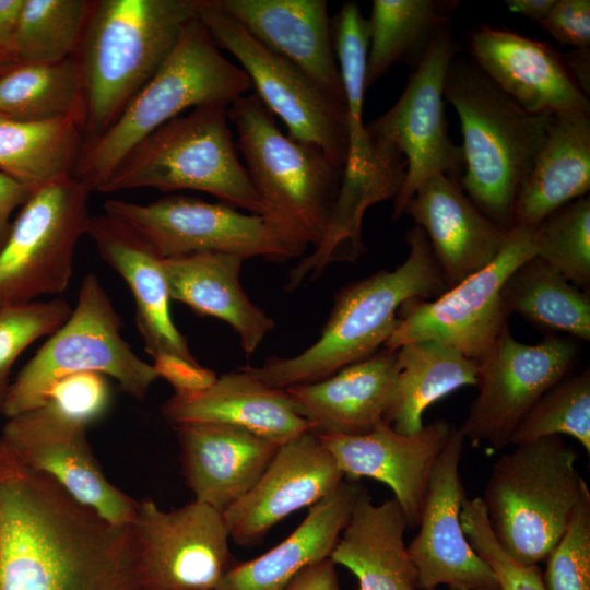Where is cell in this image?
<instances>
[{"mask_svg": "<svg viewBox=\"0 0 590 590\" xmlns=\"http://www.w3.org/2000/svg\"><path fill=\"white\" fill-rule=\"evenodd\" d=\"M129 526L117 527L0 440V590H132Z\"/></svg>", "mask_w": 590, "mask_h": 590, "instance_id": "obj_1", "label": "cell"}, {"mask_svg": "<svg viewBox=\"0 0 590 590\" xmlns=\"http://www.w3.org/2000/svg\"><path fill=\"white\" fill-rule=\"evenodd\" d=\"M406 243L409 255L393 271L380 270L337 294L319 339L308 349L244 369L267 387L284 390L326 379L376 353L397 328L403 303L438 297L448 290L425 232L415 225Z\"/></svg>", "mask_w": 590, "mask_h": 590, "instance_id": "obj_2", "label": "cell"}, {"mask_svg": "<svg viewBox=\"0 0 590 590\" xmlns=\"http://www.w3.org/2000/svg\"><path fill=\"white\" fill-rule=\"evenodd\" d=\"M201 0L93 1L80 45L87 140L105 132L166 60Z\"/></svg>", "mask_w": 590, "mask_h": 590, "instance_id": "obj_3", "label": "cell"}, {"mask_svg": "<svg viewBox=\"0 0 590 590\" xmlns=\"http://www.w3.org/2000/svg\"><path fill=\"white\" fill-rule=\"evenodd\" d=\"M444 96L461 125L462 190L485 216L511 229L517 193L552 116L526 111L473 62L456 57L448 68Z\"/></svg>", "mask_w": 590, "mask_h": 590, "instance_id": "obj_4", "label": "cell"}, {"mask_svg": "<svg viewBox=\"0 0 590 590\" xmlns=\"http://www.w3.org/2000/svg\"><path fill=\"white\" fill-rule=\"evenodd\" d=\"M250 88L246 72L222 55L203 23L193 19L117 120L83 143L72 176L97 191L139 141L182 110L210 103L229 106Z\"/></svg>", "mask_w": 590, "mask_h": 590, "instance_id": "obj_5", "label": "cell"}, {"mask_svg": "<svg viewBox=\"0 0 590 590\" xmlns=\"http://www.w3.org/2000/svg\"><path fill=\"white\" fill-rule=\"evenodd\" d=\"M264 217L296 245L317 247L323 238L343 178L318 146L284 134L252 93L227 108Z\"/></svg>", "mask_w": 590, "mask_h": 590, "instance_id": "obj_6", "label": "cell"}, {"mask_svg": "<svg viewBox=\"0 0 590 590\" xmlns=\"http://www.w3.org/2000/svg\"><path fill=\"white\" fill-rule=\"evenodd\" d=\"M227 108L221 103L204 104L165 122L127 153L97 191L197 190L264 215V205L238 156Z\"/></svg>", "mask_w": 590, "mask_h": 590, "instance_id": "obj_7", "label": "cell"}, {"mask_svg": "<svg viewBox=\"0 0 590 590\" xmlns=\"http://www.w3.org/2000/svg\"><path fill=\"white\" fill-rule=\"evenodd\" d=\"M562 436L515 445L493 464L481 497L492 533L520 564L544 562L587 482Z\"/></svg>", "mask_w": 590, "mask_h": 590, "instance_id": "obj_8", "label": "cell"}, {"mask_svg": "<svg viewBox=\"0 0 590 590\" xmlns=\"http://www.w3.org/2000/svg\"><path fill=\"white\" fill-rule=\"evenodd\" d=\"M94 371L111 377L142 400L158 379L121 335V318L97 276L82 280L67 321L43 344L11 382L1 413L12 417L43 405L48 389L72 374Z\"/></svg>", "mask_w": 590, "mask_h": 590, "instance_id": "obj_9", "label": "cell"}, {"mask_svg": "<svg viewBox=\"0 0 590 590\" xmlns=\"http://www.w3.org/2000/svg\"><path fill=\"white\" fill-rule=\"evenodd\" d=\"M91 192L72 175L32 191L0 250V311L68 288Z\"/></svg>", "mask_w": 590, "mask_h": 590, "instance_id": "obj_10", "label": "cell"}, {"mask_svg": "<svg viewBox=\"0 0 590 590\" xmlns=\"http://www.w3.org/2000/svg\"><path fill=\"white\" fill-rule=\"evenodd\" d=\"M457 51L449 23L412 70L397 103L365 125L371 149L400 155L406 162L402 186L393 199V220L404 214L417 188L432 176L460 180L463 174L462 148L451 141L444 110L445 80Z\"/></svg>", "mask_w": 590, "mask_h": 590, "instance_id": "obj_11", "label": "cell"}, {"mask_svg": "<svg viewBox=\"0 0 590 590\" xmlns=\"http://www.w3.org/2000/svg\"><path fill=\"white\" fill-rule=\"evenodd\" d=\"M198 19L217 47L238 60L255 94L281 118L288 135L318 146L334 165L344 168L349 152L345 104L297 66L264 47L212 0H201Z\"/></svg>", "mask_w": 590, "mask_h": 590, "instance_id": "obj_12", "label": "cell"}, {"mask_svg": "<svg viewBox=\"0 0 590 590\" xmlns=\"http://www.w3.org/2000/svg\"><path fill=\"white\" fill-rule=\"evenodd\" d=\"M533 229L514 227L498 256L434 300L414 298L402 304L399 323L385 347L396 351L414 341L429 340L480 363L508 328L500 291L508 275L535 256Z\"/></svg>", "mask_w": 590, "mask_h": 590, "instance_id": "obj_13", "label": "cell"}, {"mask_svg": "<svg viewBox=\"0 0 590 590\" xmlns=\"http://www.w3.org/2000/svg\"><path fill=\"white\" fill-rule=\"evenodd\" d=\"M104 210L141 234L162 259L223 252L284 262L305 251L263 215L225 203L167 196L148 204L108 199Z\"/></svg>", "mask_w": 590, "mask_h": 590, "instance_id": "obj_14", "label": "cell"}, {"mask_svg": "<svg viewBox=\"0 0 590 590\" xmlns=\"http://www.w3.org/2000/svg\"><path fill=\"white\" fill-rule=\"evenodd\" d=\"M129 539L135 589L215 590L229 568L223 514L198 500L172 510L139 500Z\"/></svg>", "mask_w": 590, "mask_h": 590, "instance_id": "obj_15", "label": "cell"}, {"mask_svg": "<svg viewBox=\"0 0 590 590\" xmlns=\"http://www.w3.org/2000/svg\"><path fill=\"white\" fill-rule=\"evenodd\" d=\"M574 339L548 335L538 344L517 341L507 328L479 363V392L458 427L473 446L487 450L509 445L511 435L532 405L576 364Z\"/></svg>", "mask_w": 590, "mask_h": 590, "instance_id": "obj_16", "label": "cell"}, {"mask_svg": "<svg viewBox=\"0 0 590 590\" xmlns=\"http://www.w3.org/2000/svg\"><path fill=\"white\" fill-rule=\"evenodd\" d=\"M0 440L26 467L40 472L114 526L132 523L138 500L105 476L86 437V426L48 405L9 417Z\"/></svg>", "mask_w": 590, "mask_h": 590, "instance_id": "obj_17", "label": "cell"}, {"mask_svg": "<svg viewBox=\"0 0 590 590\" xmlns=\"http://www.w3.org/2000/svg\"><path fill=\"white\" fill-rule=\"evenodd\" d=\"M465 439L452 426L433 468L423 502L418 532L408 545L418 590H497L491 566L469 543L460 521L467 499L460 475Z\"/></svg>", "mask_w": 590, "mask_h": 590, "instance_id": "obj_18", "label": "cell"}, {"mask_svg": "<svg viewBox=\"0 0 590 590\" xmlns=\"http://www.w3.org/2000/svg\"><path fill=\"white\" fill-rule=\"evenodd\" d=\"M344 480L321 437L308 429L281 444L270 463L237 503L223 512L229 538L256 545L276 523L311 507Z\"/></svg>", "mask_w": 590, "mask_h": 590, "instance_id": "obj_19", "label": "cell"}, {"mask_svg": "<svg viewBox=\"0 0 590 590\" xmlns=\"http://www.w3.org/2000/svg\"><path fill=\"white\" fill-rule=\"evenodd\" d=\"M476 68L533 115L589 113V96L548 45L504 28L482 25L469 39Z\"/></svg>", "mask_w": 590, "mask_h": 590, "instance_id": "obj_20", "label": "cell"}, {"mask_svg": "<svg viewBox=\"0 0 590 590\" xmlns=\"http://www.w3.org/2000/svg\"><path fill=\"white\" fill-rule=\"evenodd\" d=\"M452 425L436 420L414 435H402L385 421L356 436H320L345 481L363 477L386 484L402 509L408 528H416L433 468Z\"/></svg>", "mask_w": 590, "mask_h": 590, "instance_id": "obj_21", "label": "cell"}, {"mask_svg": "<svg viewBox=\"0 0 590 590\" xmlns=\"http://www.w3.org/2000/svg\"><path fill=\"white\" fill-rule=\"evenodd\" d=\"M404 213L425 232L448 288L486 268L509 233L472 203L458 179L441 174L417 188Z\"/></svg>", "mask_w": 590, "mask_h": 590, "instance_id": "obj_22", "label": "cell"}, {"mask_svg": "<svg viewBox=\"0 0 590 590\" xmlns=\"http://www.w3.org/2000/svg\"><path fill=\"white\" fill-rule=\"evenodd\" d=\"M173 427L194 500L222 514L252 488L280 446L226 424L190 422Z\"/></svg>", "mask_w": 590, "mask_h": 590, "instance_id": "obj_23", "label": "cell"}, {"mask_svg": "<svg viewBox=\"0 0 590 590\" xmlns=\"http://www.w3.org/2000/svg\"><path fill=\"white\" fill-rule=\"evenodd\" d=\"M86 235L99 257L125 280L135 304V324L145 351L198 362L170 315L162 258L134 228L107 213L91 215Z\"/></svg>", "mask_w": 590, "mask_h": 590, "instance_id": "obj_24", "label": "cell"}, {"mask_svg": "<svg viewBox=\"0 0 590 590\" xmlns=\"http://www.w3.org/2000/svg\"><path fill=\"white\" fill-rule=\"evenodd\" d=\"M258 42L345 104L326 0H212Z\"/></svg>", "mask_w": 590, "mask_h": 590, "instance_id": "obj_25", "label": "cell"}, {"mask_svg": "<svg viewBox=\"0 0 590 590\" xmlns=\"http://www.w3.org/2000/svg\"><path fill=\"white\" fill-rule=\"evenodd\" d=\"M396 378V351L385 347L326 379L284 391L314 433L356 436L384 422Z\"/></svg>", "mask_w": 590, "mask_h": 590, "instance_id": "obj_26", "label": "cell"}, {"mask_svg": "<svg viewBox=\"0 0 590 590\" xmlns=\"http://www.w3.org/2000/svg\"><path fill=\"white\" fill-rule=\"evenodd\" d=\"M161 412L172 425L226 424L280 445L310 429L284 390L267 387L244 367L223 374L200 392L174 394L163 403Z\"/></svg>", "mask_w": 590, "mask_h": 590, "instance_id": "obj_27", "label": "cell"}, {"mask_svg": "<svg viewBox=\"0 0 590 590\" xmlns=\"http://www.w3.org/2000/svg\"><path fill=\"white\" fill-rule=\"evenodd\" d=\"M244 260L223 252H194L162 259V269L172 299L227 322L250 356L275 323L247 297L239 281Z\"/></svg>", "mask_w": 590, "mask_h": 590, "instance_id": "obj_28", "label": "cell"}, {"mask_svg": "<svg viewBox=\"0 0 590 590\" xmlns=\"http://www.w3.org/2000/svg\"><path fill=\"white\" fill-rule=\"evenodd\" d=\"M363 486L343 480L309 507L300 524L264 554L229 567L215 590H285L303 570L330 558Z\"/></svg>", "mask_w": 590, "mask_h": 590, "instance_id": "obj_29", "label": "cell"}, {"mask_svg": "<svg viewBox=\"0 0 590 590\" xmlns=\"http://www.w3.org/2000/svg\"><path fill=\"white\" fill-rule=\"evenodd\" d=\"M406 528L394 498L375 504L363 487L330 559L349 569L361 590H418L404 542Z\"/></svg>", "mask_w": 590, "mask_h": 590, "instance_id": "obj_30", "label": "cell"}, {"mask_svg": "<svg viewBox=\"0 0 590 590\" xmlns=\"http://www.w3.org/2000/svg\"><path fill=\"white\" fill-rule=\"evenodd\" d=\"M590 190V114L554 115L517 193L512 228H535Z\"/></svg>", "mask_w": 590, "mask_h": 590, "instance_id": "obj_31", "label": "cell"}, {"mask_svg": "<svg viewBox=\"0 0 590 590\" xmlns=\"http://www.w3.org/2000/svg\"><path fill=\"white\" fill-rule=\"evenodd\" d=\"M397 378L384 421L397 433L414 435L425 410L465 386H476L479 363L440 343L422 340L396 350Z\"/></svg>", "mask_w": 590, "mask_h": 590, "instance_id": "obj_32", "label": "cell"}, {"mask_svg": "<svg viewBox=\"0 0 590 590\" xmlns=\"http://www.w3.org/2000/svg\"><path fill=\"white\" fill-rule=\"evenodd\" d=\"M457 1L374 0L369 24L366 87L374 85L392 66L412 70L449 23Z\"/></svg>", "mask_w": 590, "mask_h": 590, "instance_id": "obj_33", "label": "cell"}, {"mask_svg": "<svg viewBox=\"0 0 590 590\" xmlns=\"http://www.w3.org/2000/svg\"><path fill=\"white\" fill-rule=\"evenodd\" d=\"M0 114L24 122L75 119L85 127V94L75 55L56 63L15 61L0 69Z\"/></svg>", "mask_w": 590, "mask_h": 590, "instance_id": "obj_34", "label": "cell"}, {"mask_svg": "<svg viewBox=\"0 0 590 590\" xmlns=\"http://www.w3.org/2000/svg\"><path fill=\"white\" fill-rule=\"evenodd\" d=\"M509 314L541 330L590 341V296L538 256L519 264L500 291Z\"/></svg>", "mask_w": 590, "mask_h": 590, "instance_id": "obj_35", "label": "cell"}, {"mask_svg": "<svg viewBox=\"0 0 590 590\" xmlns=\"http://www.w3.org/2000/svg\"><path fill=\"white\" fill-rule=\"evenodd\" d=\"M83 133L75 119L24 122L0 114V172L33 189L72 175Z\"/></svg>", "mask_w": 590, "mask_h": 590, "instance_id": "obj_36", "label": "cell"}, {"mask_svg": "<svg viewBox=\"0 0 590 590\" xmlns=\"http://www.w3.org/2000/svg\"><path fill=\"white\" fill-rule=\"evenodd\" d=\"M333 49L341 78L349 138L343 178L366 180L377 176L369 139L363 121L369 24L356 2H345L331 20Z\"/></svg>", "mask_w": 590, "mask_h": 590, "instance_id": "obj_37", "label": "cell"}, {"mask_svg": "<svg viewBox=\"0 0 590 590\" xmlns=\"http://www.w3.org/2000/svg\"><path fill=\"white\" fill-rule=\"evenodd\" d=\"M93 1L23 0L15 31L16 61L56 63L80 45Z\"/></svg>", "mask_w": 590, "mask_h": 590, "instance_id": "obj_38", "label": "cell"}, {"mask_svg": "<svg viewBox=\"0 0 590 590\" xmlns=\"http://www.w3.org/2000/svg\"><path fill=\"white\" fill-rule=\"evenodd\" d=\"M567 435L590 455V371L565 377L550 388L527 412L509 445Z\"/></svg>", "mask_w": 590, "mask_h": 590, "instance_id": "obj_39", "label": "cell"}, {"mask_svg": "<svg viewBox=\"0 0 590 590\" xmlns=\"http://www.w3.org/2000/svg\"><path fill=\"white\" fill-rule=\"evenodd\" d=\"M538 257L578 288H590V198H578L550 215L535 228Z\"/></svg>", "mask_w": 590, "mask_h": 590, "instance_id": "obj_40", "label": "cell"}, {"mask_svg": "<svg viewBox=\"0 0 590 590\" xmlns=\"http://www.w3.org/2000/svg\"><path fill=\"white\" fill-rule=\"evenodd\" d=\"M63 299L31 302L0 311V406L11 385L10 374L21 353L37 339L55 333L71 315Z\"/></svg>", "mask_w": 590, "mask_h": 590, "instance_id": "obj_41", "label": "cell"}, {"mask_svg": "<svg viewBox=\"0 0 590 590\" xmlns=\"http://www.w3.org/2000/svg\"><path fill=\"white\" fill-rule=\"evenodd\" d=\"M546 590H590V491L582 488L566 529L545 559Z\"/></svg>", "mask_w": 590, "mask_h": 590, "instance_id": "obj_42", "label": "cell"}, {"mask_svg": "<svg viewBox=\"0 0 590 590\" xmlns=\"http://www.w3.org/2000/svg\"><path fill=\"white\" fill-rule=\"evenodd\" d=\"M460 521L471 546L493 569L497 590H546L538 565L520 564L498 544L488 524L481 497L465 499Z\"/></svg>", "mask_w": 590, "mask_h": 590, "instance_id": "obj_43", "label": "cell"}, {"mask_svg": "<svg viewBox=\"0 0 590 590\" xmlns=\"http://www.w3.org/2000/svg\"><path fill=\"white\" fill-rule=\"evenodd\" d=\"M111 390L105 375L84 371L68 375L48 389L43 405L87 427L108 410Z\"/></svg>", "mask_w": 590, "mask_h": 590, "instance_id": "obj_44", "label": "cell"}, {"mask_svg": "<svg viewBox=\"0 0 590 590\" xmlns=\"http://www.w3.org/2000/svg\"><path fill=\"white\" fill-rule=\"evenodd\" d=\"M540 26L557 42L586 48L590 46V1L555 0Z\"/></svg>", "mask_w": 590, "mask_h": 590, "instance_id": "obj_45", "label": "cell"}, {"mask_svg": "<svg viewBox=\"0 0 590 590\" xmlns=\"http://www.w3.org/2000/svg\"><path fill=\"white\" fill-rule=\"evenodd\" d=\"M153 361L152 366L158 378H163L174 388V394L200 392L217 379L215 371L201 366L199 362H190L170 354H158Z\"/></svg>", "mask_w": 590, "mask_h": 590, "instance_id": "obj_46", "label": "cell"}, {"mask_svg": "<svg viewBox=\"0 0 590 590\" xmlns=\"http://www.w3.org/2000/svg\"><path fill=\"white\" fill-rule=\"evenodd\" d=\"M33 190L0 172V250L9 238L13 212L25 203Z\"/></svg>", "mask_w": 590, "mask_h": 590, "instance_id": "obj_47", "label": "cell"}, {"mask_svg": "<svg viewBox=\"0 0 590 590\" xmlns=\"http://www.w3.org/2000/svg\"><path fill=\"white\" fill-rule=\"evenodd\" d=\"M23 0H0V69L16 61L15 31Z\"/></svg>", "mask_w": 590, "mask_h": 590, "instance_id": "obj_48", "label": "cell"}, {"mask_svg": "<svg viewBox=\"0 0 590 590\" xmlns=\"http://www.w3.org/2000/svg\"><path fill=\"white\" fill-rule=\"evenodd\" d=\"M285 590H340L334 563L327 558L309 566Z\"/></svg>", "mask_w": 590, "mask_h": 590, "instance_id": "obj_49", "label": "cell"}, {"mask_svg": "<svg viewBox=\"0 0 590 590\" xmlns=\"http://www.w3.org/2000/svg\"><path fill=\"white\" fill-rule=\"evenodd\" d=\"M563 61L579 87L589 96L590 93V48H575L564 55Z\"/></svg>", "mask_w": 590, "mask_h": 590, "instance_id": "obj_50", "label": "cell"}, {"mask_svg": "<svg viewBox=\"0 0 590 590\" xmlns=\"http://www.w3.org/2000/svg\"><path fill=\"white\" fill-rule=\"evenodd\" d=\"M508 9L534 22H541L552 9L555 0H507Z\"/></svg>", "mask_w": 590, "mask_h": 590, "instance_id": "obj_51", "label": "cell"}, {"mask_svg": "<svg viewBox=\"0 0 590 590\" xmlns=\"http://www.w3.org/2000/svg\"><path fill=\"white\" fill-rule=\"evenodd\" d=\"M134 590H146V589H134Z\"/></svg>", "mask_w": 590, "mask_h": 590, "instance_id": "obj_52", "label": "cell"}, {"mask_svg": "<svg viewBox=\"0 0 590 590\" xmlns=\"http://www.w3.org/2000/svg\"><path fill=\"white\" fill-rule=\"evenodd\" d=\"M0 413H1V406H0Z\"/></svg>", "mask_w": 590, "mask_h": 590, "instance_id": "obj_53", "label": "cell"}, {"mask_svg": "<svg viewBox=\"0 0 590 590\" xmlns=\"http://www.w3.org/2000/svg\"><path fill=\"white\" fill-rule=\"evenodd\" d=\"M134 590V589H133Z\"/></svg>", "mask_w": 590, "mask_h": 590, "instance_id": "obj_54", "label": "cell"}]
</instances>
